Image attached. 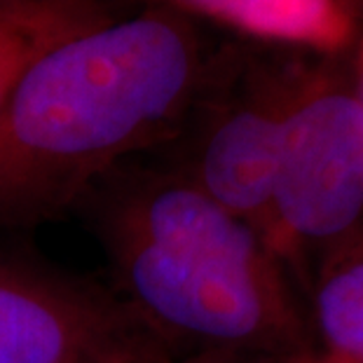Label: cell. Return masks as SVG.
<instances>
[{"instance_id":"cell-10","label":"cell","mask_w":363,"mask_h":363,"mask_svg":"<svg viewBox=\"0 0 363 363\" xmlns=\"http://www.w3.org/2000/svg\"><path fill=\"white\" fill-rule=\"evenodd\" d=\"M316 363H319V361H316ZM347 363H363V337H361V342L357 347V352H354V357L347 361Z\"/></svg>"},{"instance_id":"cell-5","label":"cell","mask_w":363,"mask_h":363,"mask_svg":"<svg viewBox=\"0 0 363 363\" xmlns=\"http://www.w3.org/2000/svg\"><path fill=\"white\" fill-rule=\"evenodd\" d=\"M174 354L113 289L0 251V363H167Z\"/></svg>"},{"instance_id":"cell-9","label":"cell","mask_w":363,"mask_h":363,"mask_svg":"<svg viewBox=\"0 0 363 363\" xmlns=\"http://www.w3.org/2000/svg\"><path fill=\"white\" fill-rule=\"evenodd\" d=\"M350 3V7L354 10V14H357V19L363 21V0H347Z\"/></svg>"},{"instance_id":"cell-8","label":"cell","mask_w":363,"mask_h":363,"mask_svg":"<svg viewBox=\"0 0 363 363\" xmlns=\"http://www.w3.org/2000/svg\"><path fill=\"white\" fill-rule=\"evenodd\" d=\"M354 91H357L359 101L363 106V35L359 40V52H357V82H354Z\"/></svg>"},{"instance_id":"cell-3","label":"cell","mask_w":363,"mask_h":363,"mask_svg":"<svg viewBox=\"0 0 363 363\" xmlns=\"http://www.w3.org/2000/svg\"><path fill=\"white\" fill-rule=\"evenodd\" d=\"M258 45H220L181 129L148 157L267 239L281 131L307 64Z\"/></svg>"},{"instance_id":"cell-4","label":"cell","mask_w":363,"mask_h":363,"mask_svg":"<svg viewBox=\"0 0 363 363\" xmlns=\"http://www.w3.org/2000/svg\"><path fill=\"white\" fill-rule=\"evenodd\" d=\"M363 213V106L354 84L305 66L286 113L269 244L279 258L335 242Z\"/></svg>"},{"instance_id":"cell-1","label":"cell","mask_w":363,"mask_h":363,"mask_svg":"<svg viewBox=\"0 0 363 363\" xmlns=\"http://www.w3.org/2000/svg\"><path fill=\"white\" fill-rule=\"evenodd\" d=\"M220 45L181 12L131 10L45 54L0 108V230L57 218L167 145Z\"/></svg>"},{"instance_id":"cell-2","label":"cell","mask_w":363,"mask_h":363,"mask_svg":"<svg viewBox=\"0 0 363 363\" xmlns=\"http://www.w3.org/2000/svg\"><path fill=\"white\" fill-rule=\"evenodd\" d=\"M75 208L101 242L113 291L174 359L307 354L279 253L192 183L129 160Z\"/></svg>"},{"instance_id":"cell-7","label":"cell","mask_w":363,"mask_h":363,"mask_svg":"<svg viewBox=\"0 0 363 363\" xmlns=\"http://www.w3.org/2000/svg\"><path fill=\"white\" fill-rule=\"evenodd\" d=\"M167 363H316V357L298 354L286 359H265V357H233V354H197V357H179Z\"/></svg>"},{"instance_id":"cell-6","label":"cell","mask_w":363,"mask_h":363,"mask_svg":"<svg viewBox=\"0 0 363 363\" xmlns=\"http://www.w3.org/2000/svg\"><path fill=\"white\" fill-rule=\"evenodd\" d=\"M127 12L106 0H0V108L45 54Z\"/></svg>"}]
</instances>
